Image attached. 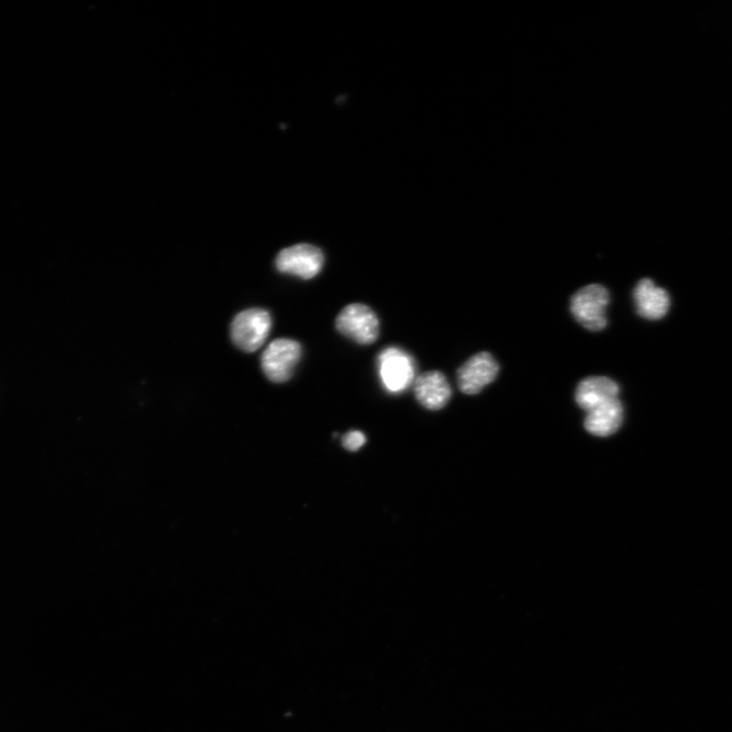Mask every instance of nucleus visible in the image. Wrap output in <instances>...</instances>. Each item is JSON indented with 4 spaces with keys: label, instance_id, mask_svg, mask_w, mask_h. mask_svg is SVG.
<instances>
[{
    "label": "nucleus",
    "instance_id": "f03ea898",
    "mask_svg": "<svg viewBox=\"0 0 732 732\" xmlns=\"http://www.w3.org/2000/svg\"><path fill=\"white\" fill-rule=\"evenodd\" d=\"M610 302L608 290L600 284H590L578 290L571 298V313L575 320L590 332L607 327L606 311Z\"/></svg>",
    "mask_w": 732,
    "mask_h": 732
},
{
    "label": "nucleus",
    "instance_id": "1a4fd4ad",
    "mask_svg": "<svg viewBox=\"0 0 732 732\" xmlns=\"http://www.w3.org/2000/svg\"><path fill=\"white\" fill-rule=\"evenodd\" d=\"M414 392L417 401L426 409L444 408L452 397L451 386L444 374L427 372L416 378Z\"/></svg>",
    "mask_w": 732,
    "mask_h": 732
},
{
    "label": "nucleus",
    "instance_id": "9d476101",
    "mask_svg": "<svg viewBox=\"0 0 732 732\" xmlns=\"http://www.w3.org/2000/svg\"><path fill=\"white\" fill-rule=\"evenodd\" d=\"M624 407L619 398L601 404L587 412L585 429L596 437H609L620 430Z\"/></svg>",
    "mask_w": 732,
    "mask_h": 732
},
{
    "label": "nucleus",
    "instance_id": "f8f14e48",
    "mask_svg": "<svg viewBox=\"0 0 732 732\" xmlns=\"http://www.w3.org/2000/svg\"><path fill=\"white\" fill-rule=\"evenodd\" d=\"M365 443V436L357 431L348 433L343 439V447L350 452L358 451Z\"/></svg>",
    "mask_w": 732,
    "mask_h": 732
},
{
    "label": "nucleus",
    "instance_id": "7ed1b4c3",
    "mask_svg": "<svg viewBox=\"0 0 732 732\" xmlns=\"http://www.w3.org/2000/svg\"><path fill=\"white\" fill-rule=\"evenodd\" d=\"M272 328L269 312L252 309L237 315L231 324V338L234 344L246 352L259 350L266 342Z\"/></svg>",
    "mask_w": 732,
    "mask_h": 732
},
{
    "label": "nucleus",
    "instance_id": "423d86ee",
    "mask_svg": "<svg viewBox=\"0 0 732 732\" xmlns=\"http://www.w3.org/2000/svg\"><path fill=\"white\" fill-rule=\"evenodd\" d=\"M324 263V254L319 248L300 243L279 253L276 268L280 273L310 280L320 274Z\"/></svg>",
    "mask_w": 732,
    "mask_h": 732
},
{
    "label": "nucleus",
    "instance_id": "6e6552de",
    "mask_svg": "<svg viewBox=\"0 0 732 732\" xmlns=\"http://www.w3.org/2000/svg\"><path fill=\"white\" fill-rule=\"evenodd\" d=\"M633 296L636 311L643 319L658 321L663 319L669 311L670 297L668 292L656 286L649 278H644L638 282Z\"/></svg>",
    "mask_w": 732,
    "mask_h": 732
},
{
    "label": "nucleus",
    "instance_id": "f257e3e1",
    "mask_svg": "<svg viewBox=\"0 0 732 732\" xmlns=\"http://www.w3.org/2000/svg\"><path fill=\"white\" fill-rule=\"evenodd\" d=\"M378 374L384 390L391 395L405 392L416 380V363L405 350L391 346L378 356Z\"/></svg>",
    "mask_w": 732,
    "mask_h": 732
},
{
    "label": "nucleus",
    "instance_id": "9b49d317",
    "mask_svg": "<svg viewBox=\"0 0 732 732\" xmlns=\"http://www.w3.org/2000/svg\"><path fill=\"white\" fill-rule=\"evenodd\" d=\"M620 386L607 377H589L581 381L575 393L580 408L586 412L619 398Z\"/></svg>",
    "mask_w": 732,
    "mask_h": 732
},
{
    "label": "nucleus",
    "instance_id": "0eeeda50",
    "mask_svg": "<svg viewBox=\"0 0 732 732\" xmlns=\"http://www.w3.org/2000/svg\"><path fill=\"white\" fill-rule=\"evenodd\" d=\"M500 364L488 352H480L467 360L458 371V385L466 395L479 394L486 386L496 381Z\"/></svg>",
    "mask_w": 732,
    "mask_h": 732
},
{
    "label": "nucleus",
    "instance_id": "20e7f679",
    "mask_svg": "<svg viewBox=\"0 0 732 732\" xmlns=\"http://www.w3.org/2000/svg\"><path fill=\"white\" fill-rule=\"evenodd\" d=\"M337 330L352 341L370 345L380 335V322L374 311L361 303L348 305L336 320Z\"/></svg>",
    "mask_w": 732,
    "mask_h": 732
},
{
    "label": "nucleus",
    "instance_id": "39448f33",
    "mask_svg": "<svg viewBox=\"0 0 732 732\" xmlns=\"http://www.w3.org/2000/svg\"><path fill=\"white\" fill-rule=\"evenodd\" d=\"M302 355L301 345L291 339L273 341L262 355V369L273 383H285L291 379Z\"/></svg>",
    "mask_w": 732,
    "mask_h": 732
}]
</instances>
